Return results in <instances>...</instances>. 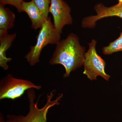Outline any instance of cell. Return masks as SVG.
I'll list each match as a JSON object with an SVG mask.
<instances>
[{"instance_id":"6da1fadb","label":"cell","mask_w":122,"mask_h":122,"mask_svg":"<svg viewBox=\"0 0 122 122\" xmlns=\"http://www.w3.org/2000/svg\"><path fill=\"white\" fill-rule=\"evenodd\" d=\"M85 51L86 48L80 44L78 36L71 33L66 39L61 40L56 45L50 63L52 65L63 66L66 70L64 77H68L71 72L84 65Z\"/></svg>"},{"instance_id":"7a4b0ae2","label":"cell","mask_w":122,"mask_h":122,"mask_svg":"<svg viewBox=\"0 0 122 122\" xmlns=\"http://www.w3.org/2000/svg\"><path fill=\"white\" fill-rule=\"evenodd\" d=\"M54 90L46 95V102L43 107L38 106L39 99L35 102L36 95L34 89L28 90L27 96L29 102V110L25 116L8 115L5 120L1 114L0 122H46L47 113L49 110L55 105H59V101L62 97L63 94H60L54 100H52L55 93Z\"/></svg>"},{"instance_id":"3957f363","label":"cell","mask_w":122,"mask_h":122,"mask_svg":"<svg viewBox=\"0 0 122 122\" xmlns=\"http://www.w3.org/2000/svg\"><path fill=\"white\" fill-rule=\"evenodd\" d=\"M61 33L58 31L49 17L37 37V41L34 46H31L30 51L25 57L31 66L39 61L42 50L49 44L56 45L61 39Z\"/></svg>"},{"instance_id":"277c9868","label":"cell","mask_w":122,"mask_h":122,"mask_svg":"<svg viewBox=\"0 0 122 122\" xmlns=\"http://www.w3.org/2000/svg\"><path fill=\"white\" fill-rule=\"evenodd\" d=\"M97 41L92 39L88 43L89 49L85 54L83 74L91 81L96 80L98 76L108 81L111 76L105 71L106 61L99 56L96 50Z\"/></svg>"},{"instance_id":"5b68a950","label":"cell","mask_w":122,"mask_h":122,"mask_svg":"<svg viewBox=\"0 0 122 122\" xmlns=\"http://www.w3.org/2000/svg\"><path fill=\"white\" fill-rule=\"evenodd\" d=\"M0 84V100L5 98L14 100L20 97L26 90L41 88V86L35 85L30 81L15 78L11 75L1 79Z\"/></svg>"},{"instance_id":"8992f818","label":"cell","mask_w":122,"mask_h":122,"mask_svg":"<svg viewBox=\"0 0 122 122\" xmlns=\"http://www.w3.org/2000/svg\"><path fill=\"white\" fill-rule=\"evenodd\" d=\"M71 12L70 7L63 0H51L49 12L52 15L54 26L61 34L64 26L73 24Z\"/></svg>"},{"instance_id":"52a82bcc","label":"cell","mask_w":122,"mask_h":122,"mask_svg":"<svg viewBox=\"0 0 122 122\" xmlns=\"http://www.w3.org/2000/svg\"><path fill=\"white\" fill-rule=\"evenodd\" d=\"M94 8L97 14L84 18L81 22L82 28H94L96 22L105 18L116 16L122 18V5L117 4L111 7H107L102 3H99L95 5Z\"/></svg>"},{"instance_id":"ba28073f","label":"cell","mask_w":122,"mask_h":122,"mask_svg":"<svg viewBox=\"0 0 122 122\" xmlns=\"http://www.w3.org/2000/svg\"><path fill=\"white\" fill-rule=\"evenodd\" d=\"M23 12H25L31 21V28L34 30L41 29L46 20L43 13L35 5L33 0L29 2L23 1L21 4Z\"/></svg>"},{"instance_id":"9c48e42d","label":"cell","mask_w":122,"mask_h":122,"mask_svg":"<svg viewBox=\"0 0 122 122\" xmlns=\"http://www.w3.org/2000/svg\"><path fill=\"white\" fill-rule=\"evenodd\" d=\"M16 36V33H14L0 37V66L5 70L8 69V62L12 60L6 57V52L11 47Z\"/></svg>"},{"instance_id":"30bf717a","label":"cell","mask_w":122,"mask_h":122,"mask_svg":"<svg viewBox=\"0 0 122 122\" xmlns=\"http://www.w3.org/2000/svg\"><path fill=\"white\" fill-rule=\"evenodd\" d=\"M15 16L13 12L0 4V30L8 32L14 26Z\"/></svg>"},{"instance_id":"8fae6325","label":"cell","mask_w":122,"mask_h":122,"mask_svg":"<svg viewBox=\"0 0 122 122\" xmlns=\"http://www.w3.org/2000/svg\"><path fill=\"white\" fill-rule=\"evenodd\" d=\"M119 52H122V32L118 38L102 48V53L105 55H110Z\"/></svg>"},{"instance_id":"7c38bea8","label":"cell","mask_w":122,"mask_h":122,"mask_svg":"<svg viewBox=\"0 0 122 122\" xmlns=\"http://www.w3.org/2000/svg\"><path fill=\"white\" fill-rule=\"evenodd\" d=\"M38 8L41 11L46 19L49 17L51 0H33Z\"/></svg>"},{"instance_id":"4fadbf2b","label":"cell","mask_w":122,"mask_h":122,"mask_svg":"<svg viewBox=\"0 0 122 122\" xmlns=\"http://www.w3.org/2000/svg\"><path fill=\"white\" fill-rule=\"evenodd\" d=\"M23 1V0H0V4L4 5L6 4L12 5L16 8L19 12L21 13L23 12L21 7V4Z\"/></svg>"},{"instance_id":"5bb4252c","label":"cell","mask_w":122,"mask_h":122,"mask_svg":"<svg viewBox=\"0 0 122 122\" xmlns=\"http://www.w3.org/2000/svg\"><path fill=\"white\" fill-rule=\"evenodd\" d=\"M118 2L117 4L122 5V0H118Z\"/></svg>"}]
</instances>
